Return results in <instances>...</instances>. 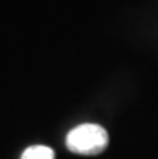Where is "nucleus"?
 I'll return each mask as SVG.
<instances>
[{
  "label": "nucleus",
  "instance_id": "f257e3e1",
  "mask_svg": "<svg viewBox=\"0 0 158 159\" xmlns=\"http://www.w3.org/2000/svg\"><path fill=\"white\" fill-rule=\"evenodd\" d=\"M66 146L71 153L94 156L108 146L107 130L97 124H82L74 127L66 137Z\"/></svg>",
  "mask_w": 158,
  "mask_h": 159
},
{
  "label": "nucleus",
  "instance_id": "f03ea898",
  "mask_svg": "<svg viewBox=\"0 0 158 159\" xmlns=\"http://www.w3.org/2000/svg\"><path fill=\"white\" fill-rule=\"evenodd\" d=\"M53 149L49 146H44V145H36V146H29L26 148L21 159H53Z\"/></svg>",
  "mask_w": 158,
  "mask_h": 159
}]
</instances>
